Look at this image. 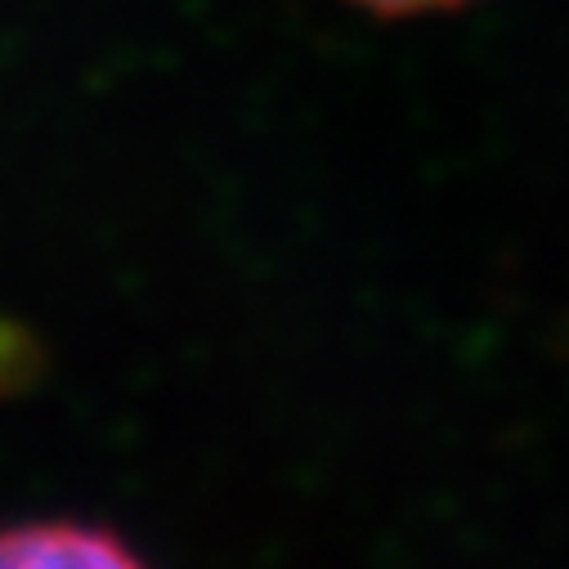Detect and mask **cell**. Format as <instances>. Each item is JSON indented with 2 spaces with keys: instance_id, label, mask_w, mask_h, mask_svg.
I'll return each mask as SVG.
<instances>
[{
  "instance_id": "obj_1",
  "label": "cell",
  "mask_w": 569,
  "mask_h": 569,
  "mask_svg": "<svg viewBox=\"0 0 569 569\" xmlns=\"http://www.w3.org/2000/svg\"><path fill=\"white\" fill-rule=\"evenodd\" d=\"M139 556L117 529L86 525V520H28L0 529V569H59V565H90V569H121L139 565Z\"/></svg>"
},
{
  "instance_id": "obj_2",
  "label": "cell",
  "mask_w": 569,
  "mask_h": 569,
  "mask_svg": "<svg viewBox=\"0 0 569 569\" xmlns=\"http://www.w3.org/2000/svg\"><path fill=\"white\" fill-rule=\"evenodd\" d=\"M355 6L381 14V19H412V14H436V10H458L467 0H355Z\"/></svg>"
}]
</instances>
